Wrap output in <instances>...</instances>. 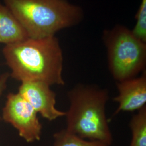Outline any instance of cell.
I'll return each instance as SVG.
<instances>
[{
  "mask_svg": "<svg viewBox=\"0 0 146 146\" xmlns=\"http://www.w3.org/2000/svg\"><path fill=\"white\" fill-rule=\"evenodd\" d=\"M137 111L129 123L132 135L130 146H146V106Z\"/></svg>",
  "mask_w": 146,
  "mask_h": 146,
  "instance_id": "cell-9",
  "label": "cell"
},
{
  "mask_svg": "<svg viewBox=\"0 0 146 146\" xmlns=\"http://www.w3.org/2000/svg\"><path fill=\"white\" fill-rule=\"evenodd\" d=\"M102 40L109 70L116 82L135 78L146 70V42L128 27L117 25L104 29Z\"/></svg>",
  "mask_w": 146,
  "mask_h": 146,
  "instance_id": "cell-4",
  "label": "cell"
},
{
  "mask_svg": "<svg viewBox=\"0 0 146 146\" xmlns=\"http://www.w3.org/2000/svg\"><path fill=\"white\" fill-rule=\"evenodd\" d=\"M136 23L131 31L143 42H146V0H141L135 15Z\"/></svg>",
  "mask_w": 146,
  "mask_h": 146,
  "instance_id": "cell-11",
  "label": "cell"
},
{
  "mask_svg": "<svg viewBox=\"0 0 146 146\" xmlns=\"http://www.w3.org/2000/svg\"><path fill=\"white\" fill-rule=\"evenodd\" d=\"M26 31L29 38L54 36L56 33L77 26L84 12L68 0H3Z\"/></svg>",
  "mask_w": 146,
  "mask_h": 146,
  "instance_id": "cell-3",
  "label": "cell"
},
{
  "mask_svg": "<svg viewBox=\"0 0 146 146\" xmlns=\"http://www.w3.org/2000/svg\"><path fill=\"white\" fill-rule=\"evenodd\" d=\"M118 94L113 99L119 104L114 115L120 112L138 111L146 104V73L140 76L117 82Z\"/></svg>",
  "mask_w": 146,
  "mask_h": 146,
  "instance_id": "cell-7",
  "label": "cell"
},
{
  "mask_svg": "<svg viewBox=\"0 0 146 146\" xmlns=\"http://www.w3.org/2000/svg\"><path fill=\"white\" fill-rule=\"evenodd\" d=\"M21 83L18 93L28 102L37 114L50 121L65 116L66 111L56 108V95L49 85L40 82Z\"/></svg>",
  "mask_w": 146,
  "mask_h": 146,
  "instance_id": "cell-6",
  "label": "cell"
},
{
  "mask_svg": "<svg viewBox=\"0 0 146 146\" xmlns=\"http://www.w3.org/2000/svg\"><path fill=\"white\" fill-rule=\"evenodd\" d=\"M29 38L26 31L9 9L0 3V43L5 45Z\"/></svg>",
  "mask_w": 146,
  "mask_h": 146,
  "instance_id": "cell-8",
  "label": "cell"
},
{
  "mask_svg": "<svg viewBox=\"0 0 146 146\" xmlns=\"http://www.w3.org/2000/svg\"><path fill=\"white\" fill-rule=\"evenodd\" d=\"M9 74L8 73L3 74L0 76V96L3 93V91L6 88L7 83L8 79L9 78ZM1 121V117H0Z\"/></svg>",
  "mask_w": 146,
  "mask_h": 146,
  "instance_id": "cell-12",
  "label": "cell"
},
{
  "mask_svg": "<svg viewBox=\"0 0 146 146\" xmlns=\"http://www.w3.org/2000/svg\"><path fill=\"white\" fill-rule=\"evenodd\" d=\"M3 54L11 75L17 81L40 82L63 86V54L55 36L43 38H28L5 45Z\"/></svg>",
  "mask_w": 146,
  "mask_h": 146,
  "instance_id": "cell-1",
  "label": "cell"
},
{
  "mask_svg": "<svg viewBox=\"0 0 146 146\" xmlns=\"http://www.w3.org/2000/svg\"><path fill=\"white\" fill-rule=\"evenodd\" d=\"M36 111L20 94L11 93L7 96L2 119L16 129L27 142L40 140L42 125Z\"/></svg>",
  "mask_w": 146,
  "mask_h": 146,
  "instance_id": "cell-5",
  "label": "cell"
},
{
  "mask_svg": "<svg viewBox=\"0 0 146 146\" xmlns=\"http://www.w3.org/2000/svg\"><path fill=\"white\" fill-rule=\"evenodd\" d=\"M67 96L69 106L64 116L66 129L84 139L111 146L113 137L106 113L108 90L94 85L78 84Z\"/></svg>",
  "mask_w": 146,
  "mask_h": 146,
  "instance_id": "cell-2",
  "label": "cell"
},
{
  "mask_svg": "<svg viewBox=\"0 0 146 146\" xmlns=\"http://www.w3.org/2000/svg\"><path fill=\"white\" fill-rule=\"evenodd\" d=\"M54 146H107L98 141L84 139L66 129L55 133Z\"/></svg>",
  "mask_w": 146,
  "mask_h": 146,
  "instance_id": "cell-10",
  "label": "cell"
}]
</instances>
